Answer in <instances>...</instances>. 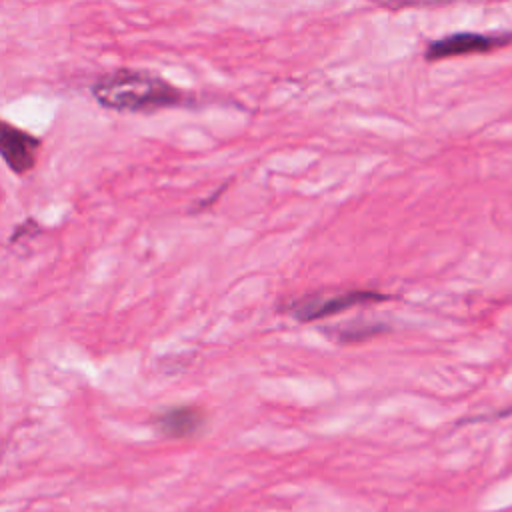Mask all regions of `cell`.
Masks as SVG:
<instances>
[{
    "mask_svg": "<svg viewBox=\"0 0 512 512\" xmlns=\"http://www.w3.org/2000/svg\"><path fill=\"white\" fill-rule=\"evenodd\" d=\"M40 142L32 134L0 120V156L18 174L34 168Z\"/></svg>",
    "mask_w": 512,
    "mask_h": 512,
    "instance_id": "4",
    "label": "cell"
},
{
    "mask_svg": "<svg viewBox=\"0 0 512 512\" xmlns=\"http://www.w3.org/2000/svg\"><path fill=\"white\" fill-rule=\"evenodd\" d=\"M388 330V326H380V324H368V322H354L350 326H342L338 328V340L340 342H358V340H364V338H372L380 332Z\"/></svg>",
    "mask_w": 512,
    "mask_h": 512,
    "instance_id": "6",
    "label": "cell"
},
{
    "mask_svg": "<svg viewBox=\"0 0 512 512\" xmlns=\"http://www.w3.org/2000/svg\"><path fill=\"white\" fill-rule=\"evenodd\" d=\"M92 94L100 106L124 112H150L184 102V92L148 70L120 68L96 80Z\"/></svg>",
    "mask_w": 512,
    "mask_h": 512,
    "instance_id": "1",
    "label": "cell"
},
{
    "mask_svg": "<svg viewBox=\"0 0 512 512\" xmlns=\"http://www.w3.org/2000/svg\"><path fill=\"white\" fill-rule=\"evenodd\" d=\"M390 300V294H382L378 290H362V288H348L338 292H314L304 294L290 300L284 306V312L296 318L298 322H314L336 316L340 312L352 310L364 304H376Z\"/></svg>",
    "mask_w": 512,
    "mask_h": 512,
    "instance_id": "2",
    "label": "cell"
},
{
    "mask_svg": "<svg viewBox=\"0 0 512 512\" xmlns=\"http://www.w3.org/2000/svg\"><path fill=\"white\" fill-rule=\"evenodd\" d=\"M162 434L170 438H188L204 426V414L194 406H176L162 412L156 420Z\"/></svg>",
    "mask_w": 512,
    "mask_h": 512,
    "instance_id": "5",
    "label": "cell"
},
{
    "mask_svg": "<svg viewBox=\"0 0 512 512\" xmlns=\"http://www.w3.org/2000/svg\"><path fill=\"white\" fill-rule=\"evenodd\" d=\"M512 44V30L510 32H454L446 34L434 42H430L424 50V58L428 62L452 58V56H466V54H486L498 48Z\"/></svg>",
    "mask_w": 512,
    "mask_h": 512,
    "instance_id": "3",
    "label": "cell"
}]
</instances>
